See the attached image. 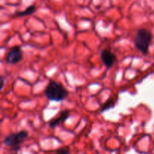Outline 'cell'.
Listing matches in <instances>:
<instances>
[{
	"mask_svg": "<svg viewBox=\"0 0 154 154\" xmlns=\"http://www.w3.org/2000/svg\"><path fill=\"white\" fill-rule=\"evenodd\" d=\"M47 99L53 102H62L67 98L69 92L62 84L51 81L45 90Z\"/></svg>",
	"mask_w": 154,
	"mask_h": 154,
	"instance_id": "cell-1",
	"label": "cell"
},
{
	"mask_svg": "<svg viewBox=\"0 0 154 154\" xmlns=\"http://www.w3.org/2000/svg\"><path fill=\"white\" fill-rule=\"evenodd\" d=\"M152 34L147 29H139L136 32L133 42L135 47L143 54L147 55L149 51V47L151 44Z\"/></svg>",
	"mask_w": 154,
	"mask_h": 154,
	"instance_id": "cell-2",
	"label": "cell"
},
{
	"mask_svg": "<svg viewBox=\"0 0 154 154\" xmlns=\"http://www.w3.org/2000/svg\"><path fill=\"white\" fill-rule=\"evenodd\" d=\"M28 136V132L26 130H22L17 133H11L7 135L5 138L3 143L8 147L17 150L20 149V145L23 142L24 140L27 138Z\"/></svg>",
	"mask_w": 154,
	"mask_h": 154,
	"instance_id": "cell-3",
	"label": "cell"
},
{
	"mask_svg": "<svg viewBox=\"0 0 154 154\" xmlns=\"http://www.w3.org/2000/svg\"><path fill=\"white\" fill-rule=\"evenodd\" d=\"M23 59V53L21 51V48L20 46L13 47L9 50L8 54H6L5 60L6 63L10 65H15L17 64L18 63L22 60Z\"/></svg>",
	"mask_w": 154,
	"mask_h": 154,
	"instance_id": "cell-4",
	"label": "cell"
},
{
	"mask_svg": "<svg viewBox=\"0 0 154 154\" xmlns=\"http://www.w3.org/2000/svg\"><path fill=\"white\" fill-rule=\"evenodd\" d=\"M101 59L102 63L108 69L114 66V63L117 61V57L114 53L111 52L109 49H104L101 52Z\"/></svg>",
	"mask_w": 154,
	"mask_h": 154,
	"instance_id": "cell-5",
	"label": "cell"
},
{
	"mask_svg": "<svg viewBox=\"0 0 154 154\" xmlns=\"http://www.w3.org/2000/svg\"><path fill=\"white\" fill-rule=\"evenodd\" d=\"M69 117H70V111L69 110H63L60 112L59 117H57L55 119H53V120H50L48 122V126L51 129H54L57 126H58L60 123H64L66 120H68Z\"/></svg>",
	"mask_w": 154,
	"mask_h": 154,
	"instance_id": "cell-6",
	"label": "cell"
},
{
	"mask_svg": "<svg viewBox=\"0 0 154 154\" xmlns=\"http://www.w3.org/2000/svg\"><path fill=\"white\" fill-rule=\"evenodd\" d=\"M36 11V8L35 6L31 5L29 6L28 8L25 9L24 11H22L20 12H16L14 14V17H26V16H29L34 14Z\"/></svg>",
	"mask_w": 154,
	"mask_h": 154,
	"instance_id": "cell-7",
	"label": "cell"
},
{
	"mask_svg": "<svg viewBox=\"0 0 154 154\" xmlns=\"http://www.w3.org/2000/svg\"><path fill=\"white\" fill-rule=\"evenodd\" d=\"M114 105H115V100L112 99H110L109 100L107 101V102L102 105V111H102V112H104V111H108V110L110 109V108H113V107L114 106Z\"/></svg>",
	"mask_w": 154,
	"mask_h": 154,
	"instance_id": "cell-8",
	"label": "cell"
},
{
	"mask_svg": "<svg viewBox=\"0 0 154 154\" xmlns=\"http://www.w3.org/2000/svg\"><path fill=\"white\" fill-rule=\"evenodd\" d=\"M55 154H70V149L68 147L59 149L58 150H57Z\"/></svg>",
	"mask_w": 154,
	"mask_h": 154,
	"instance_id": "cell-9",
	"label": "cell"
},
{
	"mask_svg": "<svg viewBox=\"0 0 154 154\" xmlns=\"http://www.w3.org/2000/svg\"><path fill=\"white\" fill-rule=\"evenodd\" d=\"M4 84H5V78L3 76H2V78H1V89L2 90V88H3V87H4Z\"/></svg>",
	"mask_w": 154,
	"mask_h": 154,
	"instance_id": "cell-10",
	"label": "cell"
},
{
	"mask_svg": "<svg viewBox=\"0 0 154 154\" xmlns=\"http://www.w3.org/2000/svg\"><path fill=\"white\" fill-rule=\"evenodd\" d=\"M12 154H17V153H12Z\"/></svg>",
	"mask_w": 154,
	"mask_h": 154,
	"instance_id": "cell-11",
	"label": "cell"
}]
</instances>
